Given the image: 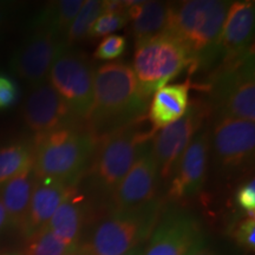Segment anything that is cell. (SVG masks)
<instances>
[{"instance_id": "obj_1", "label": "cell", "mask_w": 255, "mask_h": 255, "mask_svg": "<svg viewBox=\"0 0 255 255\" xmlns=\"http://www.w3.org/2000/svg\"><path fill=\"white\" fill-rule=\"evenodd\" d=\"M148 101L139 91L132 68L123 62L101 65L94 76V101L85 127L98 139L143 119Z\"/></svg>"}, {"instance_id": "obj_2", "label": "cell", "mask_w": 255, "mask_h": 255, "mask_svg": "<svg viewBox=\"0 0 255 255\" xmlns=\"http://www.w3.org/2000/svg\"><path fill=\"white\" fill-rule=\"evenodd\" d=\"M155 132L144 127V117L98 139L90 164L85 170L92 193L109 199L135 162L151 146Z\"/></svg>"}, {"instance_id": "obj_3", "label": "cell", "mask_w": 255, "mask_h": 255, "mask_svg": "<svg viewBox=\"0 0 255 255\" xmlns=\"http://www.w3.org/2000/svg\"><path fill=\"white\" fill-rule=\"evenodd\" d=\"M96 139L85 124L56 129L34 137L33 170L37 180L77 186L96 149Z\"/></svg>"}, {"instance_id": "obj_4", "label": "cell", "mask_w": 255, "mask_h": 255, "mask_svg": "<svg viewBox=\"0 0 255 255\" xmlns=\"http://www.w3.org/2000/svg\"><path fill=\"white\" fill-rule=\"evenodd\" d=\"M232 1L186 0L173 2L169 33L186 47L193 72L220 57L219 40Z\"/></svg>"}, {"instance_id": "obj_5", "label": "cell", "mask_w": 255, "mask_h": 255, "mask_svg": "<svg viewBox=\"0 0 255 255\" xmlns=\"http://www.w3.org/2000/svg\"><path fill=\"white\" fill-rule=\"evenodd\" d=\"M210 115L215 119L255 121L254 53L220 64L207 87Z\"/></svg>"}, {"instance_id": "obj_6", "label": "cell", "mask_w": 255, "mask_h": 255, "mask_svg": "<svg viewBox=\"0 0 255 255\" xmlns=\"http://www.w3.org/2000/svg\"><path fill=\"white\" fill-rule=\"evenodd\" d=\"M132 71L139 91L146 101L158 89L181 75L184 69L193 72V60L181 41L169 32L136 43Z\"/></svg>"}, {"instance_id": "obj_7", "label": "cell", "mask_w": 255, "mask_h": 255, "mask_svg": "<svg viewBox=\"0 0 255 255\" xmlns=\"http://www.w3.org/2000/svg\"><path fill=\"white\" fill-rule=\"evenodd\" d=\"M161 201L133 212H113L92 232L82 252L84 255H122L150 238L161 215Z\"/></svg>"}, {"instance_id": "obj_8", "label": "cell", "mask_w": 255, "mask_h": 255, "mask_svg": "<svg viewBox=\"0 0 255 255\" xmlns=\"http://www.w3.org/2000/svg\"><path fill=\"white\" fill-rule=\"evenodd\" d=\"M94 66L84 53L66 47L53 63L47 81L69 105L81 122L85 123L94 101Z\"/></svg>"}, {"instance_id": "obj_9", "label": "cell", "mask_w": 255, "mask_h": 255, "mask_svg": "<svg viewBox=\"0 0 255 255\" xmlns=\"http://www.w3.org/2000/svg\"><path fill=\"white\" fill-rule=\"evenodd\" d=\"M209 143L220 173L226 176L242 173L254 161L255 124L244 120L214 119Z\"/></svg>"}, {"instance_id": "obj_10", "label": "cell", "mask_w": 255, "mask_h": 255, "mask_svg": "<svg viewBox=\"0 0 255 255\" xmlns=\"http://www.w3.org/2000/svg\"><path fill=\"white\" fill-rule=\"evenodd\" d=\"M209 116L207 101H193L181 119L155 133L151 141V154L157 165L159 181H170L181 156Z\"/></svg>"}, {"instance_id": "obj_11", "label": "cell", "mask_w": 255, "mask_h": 255, "mask_svg": "<svg viewBox=\"0 0 255 255\" xmlns=\"http://www.w3.org/2000/svg\"><path fill=\"white\" fill-rule=\"evenodd\" d=\"M65 49V38L37 28L14 52L11 68L21 79L37 87L47 81L53 63Z\"/></svg>"}, {"instance_id": "obj_12", "label": "cell", "mask_w": 255, "mask_h": 255, "mask_svg": "<svg viewBox=\"0 0 255 255\" xmlns=\"http://www.w3.org/2000/svg\"><path fill=\"white\" fill-rule=\"evenodd\" d=\"M158 169L151 146L143 152L110 197L116 213L133 212L145 208L158 200Z\"/></svg>"}, {"instance_id": "obj_13", "label": "cell", "mask_w": 255, "mask_h": 255, "mask_svg": "<svg viewBox=\"0 0 255 255\" xmlns=\"http://www.w3.org/2000/svg\"><path fill=\"white\" fill-rule=\"evenodd\" d=\"M203 245L200 222L184 212L167 213L152 231L143 255H189Z\"/></svg>"}, {"instance_id": "obj_14", "label": "cell", "mask_w": 255, "mask_h": 255, "mask_svg": "<svg viewBox=\"0 0 255 255\" xmlns=\"http://www.w3.org/2000/svg\"><path fill=\"white\" fill-rule=\"evenodd\" d=\"M21 119L27 129L36 136L60 128L84 124L73 115L49 82L37 85L28 94L21 108Z\"/></svg>"}, {"instance_id": "obj_15", "label": "cell", "mask_w": 255, "mask_h": 255, "mask_svg": "<svg viewBox=\"0 0 255 255\" xmlns=\"http://www.w3.org/2000/svg\"><path fill=\"white\" fill-rule=\"evenodd\" d=\"M209 157V129L202 128L194 136L178 161L169 183V199H187L202 189L208 174Z\"/></svg>"}, {"instance_id": "obj_16", "label": "cell", "mask_w": 255, "mask_h": 255, "mask_svg": "<svg viewBox=\"0 0 255 255\" xmlns=\"http://www.w3.org/2000/svg\"><path fill=\"white\" fill-rule=\"evenodd\" d=\"M254 25L255 2L251 0L232 1L219 40L222 62L239 58L252 51Z\"/></svg>"}, {"instance_id": "obj_17", "label": "cell", "mask_w": 255, "mask_h": 255, "mask_svg": "<svg viewBox=\"0 0 255 255\" xmlns=\"http://www.w3.org/2000/svg\"><path fill=\"white\" fill-rule=\"evenodd\" d=\"M72 188L58 181L37 180L32 191L26 221L21 229L25 237L30 238L46 227Z\"/></svg>"}, {"instance_id": "obj_18", "label": "cell", "mask_w": 255, "mask_h": 255, "mask_svg": "<svg viewBox=\"0 0 255 255\" xmlns=\"http://www.w3.org/2000/svg\"><path fill=\"white\" fill-rule=\"evenodd\" d=\"M190 79L164 85L152 95L146 119L155 133L183 116L189 107Z\"/></svg>"}, {"instance_id": "obj_19", "label": "cell", "mask_w": 255, "mask_h": 255, "mask_svg": "<svg viewBox=\"0 0 255 255\" xmlns=\"http://www.w3.org/2000/svg\"><path fill=\"white\" fill-rule=\"evenodd\" d=\"M127 13L136 43L167 32L170 24L173 2L126 1Z\"/></svg>"}, {"instance_id": "obj_20", "label": "cell", "mask_w": 255, "mask_h": 255, "mask_svg": "<svg viewBox=\"0 0 255 255\" xmlns=\"http://www.w3.org/2000/svg\"><path fill=\"white\" fill-rule=\"evenodd\" d=\"M76 191V187L70 190L46 226L68 247L78 246L85 216L84 201Z\"/></svg>"}, {"instance_id": "obj_21", "label": "cell", "mask_w": 255, "mask_h": 255, "mask_svg": "<svg viewBox=\"0 0 255 255\" xmlns=\"http://www.w3.org/2000/svg\"><path fill=\"white\" fill-rule=\"evenodd\" d=\"M36 182L37 178L31 169L0 187V200L7 213L9 226L12 227L20 231L23 229Z\"/></svg>"}, {"instance_id": "obj_22", "label": "cell", "mask_w": 255, "mask_h": 255, "mask_svg": "<svg viewBox=\"0 0 255 255\" xmlns=\"http://www.w3.org/2000/svg\"><path fill=\"white\" fill-rule=\"evenodd\" d=\"M33 165L32 142L20 141L0 148V187Z\"/></svg>"}, {"instance_id": "obj_23", "label": "cell", "mask_w": 255, "mask_h": 255, "mask_svg": "<svg viewBox=\"0 0 255 255\" xmlns=\"http://www.w3.org/2000/svg\"><path fill=\"white\" fill-rule=\"evenodd\" d=\"M84 0H59L50 2L43 9L34 26L53 32L65 38L70 25L73 21Z\"/></svg>"}, {"instance_id": "obj_24", "label": "cell", "mask_w": 255, "mask_h": 255, "mask_svg": "<svg viewBox=\"0 0 255 255\" xmlns=\"http://www.w3.org/2000/svg\"><path fill=\"white\" fill-rule=\"evenodd\" d=\"M105 11L104 0H87L83 2L73 21L65 34V44L69 47L72 44L88 39L89 31L95 20Z\"/></svg>"}, {"instance_id": "obj_25", "label": "cell", "mask_w": 255, "mask_h": 255, "mask_svg": "<svg viewBox=\"0 0 255 255\" xmlns=\"http://www.w3.org/2000/svg\"><path fill=\"white\" fill-rule=\"evenodd\" d=\"M70 248L45 227L28 238L24 255H65Z\"/></svg>"}, {"instance_id": "obj_26", "label": "cell", "mask_w": 255, "mask_h": 255, "mask_svg": "<svg viewBox=\"0 0 255 255\" xmlns=\"http://www.w3.org/2000/svg\"><path fill=\"white\" fill-rule=\"evenodd\" d=\"M129 24L127 12H104L95 20L89 31L88 38H100L110 36Z\"/></svg>"}, {"instance_id": "obj_27", "label": "cell", "mask_w": 255, "mask_h": 255, "mask_svg": "<svg viewBox=\"0 0 255 255\" xmlns=\"http://www.w3.org/2000/svg\"><path fill=\"white\" fill-rule=\"evenodd\" d=\"M127 38L121 34H110L101 41L96 47L94 58L97 60H115L124 55L127 50Z\"/></svg>"}, {"instance_id": "obj_28", "label": "cell", "mask_w": 255, "mask_h": 255, "mask_svg": "<svg viewBox=\"0 0 255 255\" xmlns=\"http://www.w3.org/2000/svg\"><path fill=\"white\" fill-rule=\"evenodd\" d=\"M233 237L242 248L253 252L255 250V220L246 218L238 223Z\"/></svg>"}, {"instance_id": "obj_29", "label": "cell", "mask_w": 255, "mask_h": 255, "mask_svg": "<svg viewBox=\"0 0 255 255\" xmlns=\"http://www.w3.org/2000/svg\"><path fill=\"white\" fill-rule=\"evenodd\" d=\"M237 205L240 207L241 210L246 212L248 218L255 216V180L254 177L250 178L247 182L239 187L235 195Z\"/></svg>"}, {"instance_id": "obj_30", "label": "cell", "mask_w": 255, "mask_h": 255, "mask_svg": "<svg viewBox=\"0 0 255 255\" xmlns=\"http://www.w3.org/2000/svg\"><path fill=\"white\" fill-rule=\"evenodd\" d=\"M18 96V89L14 82L7 76L0 73V110L7 109L14 103Z\"/></svg>"}, {"instance_id": "obj_31", "label": "cell", "mask_w": 255, "mask_h": 255, "mask_svg": "<svg viewBox=\"0 0 255 255\" xmlns=\"http://www.w3.org/2000/svg\"><path fill=\"white\" fill-rule=\"evenodd\" d=\"M13 14V6L7 4H0V33L4 31L6 25Z\"/></svg>"}, {"instance_id": "obj_32", "label": "cell", "mask_w": 255, "mask_h": 255, "mask_svg": "<svg viewBox=\"0 0 255 255\" xmlns=\"http://www.w3.org/2000/svg\"><path fill=\"white\" fill-rule=\"evenodd\" d=\"M9 226V221H8V216L7 213L4 208V205H2L1 200H0V233H1L4 229Z\"/></svg>"}, {"instance_id": "obj_33", "label": "cell", "mask_w": 255, "mask_h": 255, "mask_svg": "<svg viewBox=\"0 0 255 255\" xmlns=\"http://www.w3.org/2000/svg\"><path fill=\"white\" fill-rule=\"evenodd\" d=\"M189 255H220V254L216 253L215 251L210 250V248H207L203 246V245H201V246L196 247L195 250L191 252Z\"/></svg>"}, {"instance_id": "obj_34", "label": "cell", "mask_w": 255, "mask_h": 255, "mask_svg": "<svg viewBox=\"0 0 255 255\" xmlns=\"http://www.w3.org/2000/svg\"><path fill=\"white\" fill-rule=\"evenodd\" d=\"M65 255H84V254H83L81 246L78 245V246H73L70 248V250L65 253Z\"/></svg>"}, {"instance_id": "obj_35", "label": "cell", "mask_w": 255, "mask_h": 255, "mask_svg": "<svg viewBox=\"0 0 255 255\" xmlns=\"http://www.w3.org/2000/svg\"><path fill=\"white\" fill-rule=\"evenodd\" d=\"M143 252H144V248L141 246L133 248V250H131L130 252H128V253H124L122 255H143Z\"/></svg>"}, {"instance_id": "obj_36", "label": "cell", "mask_w": 255, "mask_h": 255, "mask_svg": "<svg viewBox=\"0 0 255 255\" xmlns=\"http://www.w3.org/2000/svg\"><path fill=\"white\" fill-rule=\"evenodd\" d=\"M0 255H24L23 253H15V252H12V253H4V254H0Z\"/></svg>"}]
</instances>
